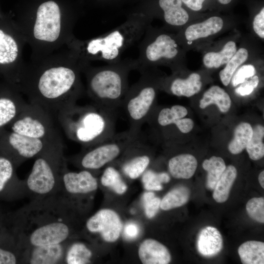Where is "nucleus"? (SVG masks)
Masks as SVG:
<instances>
[{
    "label": "nucleus",
    "mask_w": 264,
    "mask_h": 264,
    "mask_svg": "<svg viewBox=\"0 0 264 264\" xmlns=\"http://www.w3.org/2000/svg\"><path fill=\"white\" fill-rule=\"evenodd\" d=\"M87 62L66 47L25 63L18 89L29 103L56 117L76 103L84 92L82 68Z\"/></svg>",
    "instance_id": "obj_1"
},
{
    "label": "nucleus",
    "mask_w": 264,
    "mask_h": 264,
    "mask_svg": "<svg viewBox=\"0 0 264 264\" xmlns=\"http://www.w3.org/2000/svg\"><path fill=\"white\" fill-rule=\"evenodd\" d=\"M77 208L59 194L31 200L7 215V225L24 250L70 242Z\"/></svg>",
    "instance_id": "obj_2"
},
{
    "label": "nucleus",
    "mask_w": 264,
    "mask_h": 264,
    "mask_svg": "<svg viewBox=\"0 0 264 264\" xmlns=\"http://www.w3.org/2000/svg\"><path fill=\"white\" fill-rule=\"evenodd\" d=\"M76 17L58 0H41L22 13L17 25L31 49L30 61L66 46L74 36Z\"/></svg>",
    "instance_id": "obj_3"
},
{
    "label": "nucleus",
    "mask_w": 264,
    "mask_h": 264,
    "mask_svg": "<svg viewBox=\"0 0 264 264\" xmlns=\"http://www.w3.org/2000/svg\"><path fill=\"white\" fill-rule=\"evenodd\" d=\"M149 18L143 13L132 14L122 24L99 36L83 40L74 36L66 47L87 63L117 62L126 49L141 39L149 25Z\"/></svg>",
    "instance_id": "obj_4"
},
{
    "label": "nucleus",
    "mask_w": 264,
    "mask_h": 264,
    "mask_svg": "<svg viewBox=\"0 0 264 264\" xmlns=\"http://www.w3.org/2000/svg\"><path fill=\"white\" fill-rule=\"evenodd\" d=\"M66 136L84 148L98 143L115 134L116 111L92 103L76 104L56 116Z\"/></svg>",
    "instance_id": "obj_5"
},
{
    "label": "nucleus",
    "mask_w": 264,
    "mask_h": 264,
    "mask_svg": "<svg viewBox=\"0 0 264 264\" xmlns=\"http://www.w3.org/2000/svg\"><path fill=\"white\" fill-rule=\"evenodd\" d=\"M135 70V59L124 60L101 66L86 63L83 67L87 83V92L98 106L114 111L121 107L129 88L130 72Z\"/></svg>",
    "instance_id": "obj_6"
},
{
    "label": "nucleus",
    "mask_w": 264,
    "mask_h": 264,
    "mask_svg": "<svg viewBox=\"0 0 264 264\" xmlns=\"http://www.w3.org/2000/svg\"><path fill=\"white\" fill-rule=\"evenodd\" d=\"M64 146L44 151L35 158L31 171L23 179L25 197L31 200L57 194L61 176L66 160Z\"/></svg>",
    "instance_id": "obj_7"
},
{
    "label": "nucleus",
    "mask_w": 264,
    "mask_h": 264,
    "mask_svg": "<svg viewBox=\"0 0 264 264\" xmlns=\"http://www.w3.org/2000/svg\"><path fill=\"white\" fill-rule=\"evenodd\" d=\"M140 136L130 130L115 133L94 145L84 148L69 160L82 169L95 171L116 159Z\"/></svg>",
    "instance_id": "obj_8"
},
{
    "label": "nucleus",
    "mask_w": 264,
    "mask_h": 264,
    "mask_svg": "<svg viewBox=\"0 0 264 264\" xmlns=\"http://www.w3.org/2000/svg\"><path fill=\"white\" fill-rule=\"evenodd\" d=\"M139 79L129 87L121 107L127 117L129 130L140 133L142 126L153 111L156 91L154 80L145 70L140 72Z\"/></svg>",
    "instance_id": "obj_9"
},
{
    "label": "nucleus",
    "mask_w": 264,
    "mask_h": 264,
    "mask_svg": "<svg viewBox=\"0 0 264 264\" xmlns=\"http://www.w3.org/2000/svg\"><path fill=\"white\" fill-rule=\"evenodd\" d=\"M54 118L43 108L28 102L11 122V129L24 136L63 143Z\"/></svg>",
    "instance_id": "obj_10"
},
{
    "label": "nucleus",
    "mask_w": 264,
    "mask_h": 264,
    "mask_svg": "<svg viewBox=\"0 0 264 264\" xmlns=\"http://www.w3.org/2000/svg\"><path fill=\"white\" fill-rule=\"evenodd\" d=\"M138 45L139 55L135 61V70L140 72L153 65L172 61L178 55L176 41L168 34L154 33L147 28Z\"/></svg>",
    "instance_id": "obj_11"
},
{
    "label": "nucleus",
    "mask_w": 264,
    "mask_h": 264,
    "mask_svg": "<svg viewBox=\"0 0 264 264\" xmlns=\"http://www.w3.org/2000/svg\"><path fill=\"white\" fill-rule=\"evenodd\" d=\"M6 29L0 27V66L9 67L14 86L18 89L25 64L23 59V50L26 43L16 23L8 31Z\"/></svg>",
    "instance_id": "obj_12"
},
{
    "label": "nucleus",
    "mask_w": 264,
    "mask_h": 264,
    "mask_svg": "<svg viewBox=\"0 0 264 264\" xmlns=\"http://www.w3.org/2000/svg\"><path fill=\"white\" fill-rule=\"evenodd\" d=\"M97 178L91 171L83 169L78 172L68 170L66 165L61 176L57 193L78 208V198L87 197L98 188Z\"/></svg>",
    "instance_id": "obj_13"
},
{
    "label": "nucleus",
    "mask_w": 264,
    "mask_h": 264,
    "mask_svg": "<svg viewBox=\"0 0 264 264\" xmlns=\"http://www.w3.org/2000/svg\"><path fill=\"white\" fill-rule=\"evenodd\" d=\"M5 140L8 146V155L18 167L28 159L35 158L45 151L64 146L63 143L32 138L14 132L9 133Z\"/></svg>",
    "instance_id": "obj_14"
},
{
    "label": "nucleus",
    "mask_w": 264,
    "mask_h": 264,
    "mask_svg": "<svg viewBox=\"0 0 264 264\" xmlns=\"http://www.w3.org/2000/svg\"><path fill=\"white\" fill-rule=\"evenodd\" d=\"M85 228L88 232L99 233L106 242H113L120 236L122 223L119 216L114 210L102 209L87 220Z\"/></svg>",
    "instance_id": "obj_15"
},
{
    "label": "nucleus",
    "mask_w": 264,
    "mask_h": 264,
    "mask_svg": "<svg viewBox=\"0 0 264 264\" xmlns=\"http://www.w3.org/2000/svg\"><path fill=\"white\" fill-rule=\"evenodd\" d=\"M18 168L8 155H0V200H11L25 197L24 180L16 173Z\"/></svg>",
    "instance_id": "obj_16"
},
{
    "label": "nucleus",
    "mask_w": 264,
    "mask_h": 264,
    "mask_svg": "<svg viewBox=\"0 0 264 264\" xmlns=\"http://www.w3.org/2000/svg\"><path fill=\"white\" fill-rule=\"evenodd\" d=\"M69 242L27 247L23 251L22 264H64L66 250Z\"/></svg>",
    "instance_id": "obj_17"
},
{
    "label": "nucleus",
    "mask_w": 264,
    "mask_h": 264,
    "mask_svg": "<svg viewBox=\"0 0 264 264\" xmlns=\"http://www.w3.org/2000/svg\"><path fill=\"white\" fill-rule=\"evenodd\" d=\"M147 145L140 135L126 150L131 157L123 162L121 169L131 179H135L142 176L150 163Z\"/></svg>",
    "instance_id": "obj_18"
},
{
    "label": "nucleus",
    "mask_w": 264,
    "mask_h": 264,
    "mask_svg": "<svg viewBox=\"0 0 264 264\" xmlns=\"http://www.w3.org/2000/svg\"><path fill=\"white\" fill-rule=\"evenodd\" d=\"M187 113L188 111L184 107L176 105L161 109L156 115L155 121L161 127L173 124L180 132L187 133L193 129L194 125L191 119L184 118Z\"/></svg>",
    "instance_id": "obj_19"
},
{
    "label": "nucleus",
    "mask_w": 264,
    "mask_h": 264,
    "mask_svg": "<svg viewBox=\"0 0 264 264\" xmlns=\"http://www.w3.org/2000/svg\"><path fill=\"white\" fill-rule=\"evenodd\" d=\"M138 254L144 264H167L171 261L168 248L163 244L152 239L145 240L140 244Z\"/></svg>",
    "instance_id": "obj_20"
},
{
    "label": "nucleus",
    "mask_w": 264,
    "mask_h": 264,
    "mask_svg": "<svg viewBox=\"0 0 264 264\" xmlns=\"http://www.w3.org/2000/svg\"><path fill=\"white\" fill-rule=\"evenodd\" d=\"M23 96L15 88L11 94L0 96V129L12 122L26 106Z\"/></svg>",
    "instance_id": "obj_21"
},
{
    "label": "nucleus",
    "mask_w": 264,
    "mask_h": 264,
    "mask_svg": "<svg viewBox=\"0 0 264 264\" xmlns=\"http://www.w3.org/2000/svg\"><path fill=\"white\" fill-rule=\"evenodd\" d=\"M23 251L8 227L0 232V264H22Z\"/></svg>",
    "instance_id": "obj_22"
},
{
    "label": "nucleus",
    "mask_w": 264,
    "mask_h": 264,
    "mask_svg": "<svg viewBox=\"0 0 264 264\" xmlns=\"http://www.w3.org/2000/svg\"><path fill=\"white\" fill-rule=\"evenodd\" d=\"M198 252L206 257L217 255L223 247V240L220 231L215 227L208 226L199 232L197 242Z\"/></svg>",
    "instance_id": "obj_23"
},
{
    "label": "nucleus",
    "mask_w": 264,
    "mask_h": 264,
    "mask_svg": "<svg viewBox=\"0 0 264 264\" xmlns=\"http://www.w3.org/2000/svg\"><path fill=\"white\" fill-rule=\"evenodd\" d=\"M198 166L196 158L188 154L172 157L168 162V169L176 178L189 179L195 174Z\"/></svg>",
    "instance_id": "obj_24"
},
{
    "label": "nucleus",
    "mask_w": 264,
    "mask_h": 264,
    "mask_svg": "<svg viewBox=\"0 0 264 264\" xmlns=\"http://www.w3.org/2000/svg\"><path fill=\"white\" fill-rule=\"evenodd\" d=\"M164 21L170 25L180 26L189 20V14L183 7L181 0H158Z\"/></svg>",
    "instance_id": "obj_25"
},
{
    "label": "nucleus",
    "mask_w": 264,
    "mask_h": 264,
    "mask_svg": "<svg viewBox=\"0 0 264 264\" xmlns=\"http://www.w3.org/2000/svg\"><path fill=\"white\" fill-rule=\"evenodd\" d=\"M223 25V20L221 18L213 16L202 22L188 26L185 31V36L189 41L205 38L219 32Z\"/></svg>",
    "instance_id": "obj_26"
},
{
    "label": "nucleus",
    "mask_w": 264,
    "mask_h": 264,
    "mask_svg": "<svg viewBox=\"0 0 264 264\" xmlns=\"http://www.w3.org/2000/svg\"><path fill=\"white\" fill-rule=\"evenodd\" d=\"M201 86L200 76L198 73H193L186 79L176 78L172 80L169 89L175 95L189 97L198 93Z\"/></svg>",
    "instance_id": "obj_27"
},
{
    "label": "nucleus",
    "mask_w": 264,
    "mask_h": 264,
    "mask_svg": "<svg viewBox=\"0 0 264 264\" xmlns=\"http://www.w3.org/2000/svg\"><path fill=\"white\" fill-rule=\"evenodd\" d=\"M212 104L216 105L221 112H227L231 106L228 94L218 86H213L206 91L199 102V107L205 109Z\"/></svg>",
    "instance_id": "obj_28"
},
{
    "label": "nucleus",
    "mask_w": 264,
    "mask_h": 264,
    "mask_svg": "<svg viewBox=\"0 0 264 264\" xmlns=\"http://www.w3.org/2000/svg\"><path fill=\"white\" fill-rule=\"evenodd\" d=\"M237 175V171L234 166L226 167L213 189V197L216 201L223 203L227 200Z\"/></svg>",
    "instance_id": "obj_29"
},
{
    "label": "nucleus",
    "mask_w": 264,
    "mask_h": 264,
    "mask_svg": "<svg viewBox=\"0 0 264 264\" xmlns=\"http://www.w3.org/2000/svg\"><path fill=\"white\" fill-rule=\"evenodd\" d=\"M238 252L243 264H264V243L256 241H249L242 243Z\"/></svg>",
    "instance_id": "obj_30"
},
{
    "label": "nucleus",
    "mask_w": 264,
    "mask_h": 264,
    "mask_svg": "<svg viewBox=\"0 0 264 264\" xmlns=\"http://www.w3.org/2000/svg\"><path fill=\"white\" fill-rule=\"evenodd\" d=\"M92 257V250L85 243L78 242H69L66 250L64 264H90Z\"/></svg>",
    "instance_id": "obj_31"
},
{
    "label": "nucleus",
    "mask_w": 264,
    "mask_h": 264,
    "mask_svg": "<svg viewBox=\"0 0 264 264\" xmlns=\"http://www.w3.org/2000/svg\"><path fill=\"white\" fill-rule=\"evenodd\" d=\"M253 133L250 124L242 122L235 129L234 137L228 146L229 152L234 154H240L245 149L249 143Z\"/></svg>",
    "instance_id": "obj_32"
},
{
    "label": "nucleus",
    "mask_w": 264,
    "mask_h": 264,
    "mask_svg": "<svg viewBox=\"0 0 264 264\" xmlns=\"http://www.w3.org/2000/svg\"><path fill=\"white\" fill-rule=\"evenodd\" d=\"M237 51L235 42L229 41L223 46L222 49L218 52H210L203 57L204 65L208 68H218L226 64Z\"/></svg>",
    "instance_id": "obj_33"
},
{
    "label": "nucleus",
    "mask_w": 264,
    "mask_h": 264,
    "mask_svg": "<svg viewBox=\"0 0 264 264\" xmlns=\"http://www.w3.org/2000/svg\"><path fill=\"white\" fill-rule=\"evenodd\" d=\"M190 196L188 188L180 186L173 189L167 193L160 201V208L163 210H169L185 204Z\"/></svg>",
    "instance_id": "obj_34"
},
{
    "label": "nucleus",
    "mask_w": 264,
    "mask_h": 264,
    "mask_svg": "<svg viewBox=\"0 0 264 264\" xmlns=\"http://www.w3.org/2000/svg\"><path fill=\"white\" fill-rule=\"evenodd\" d=\"M202 165L207 173L206 187L213 190L226 168L225 162L220 157L212 156L209 159L204 160Z\"/></svg>",
    "instance_id": "obj_35"
},
{
    "label": "nucleus",
    "mask_w": 264,
    "mask_h": 264,
    "mask_svg": "<svg viewBox=\"0 0 264 264\" xmlns=\"http://www.w3.org/2000/svg\"><path fill=\"white\" fill-rule=\"evenodd\" d=\"M100 180L102 185L110 188L119 195L124 194L127 190V186L120 172L113 167L109 166L105 169Z\"/></svg>",
    "instance_id": "obj_36"
},
{
    "label": "nucleus",
    "mask_w": 264,
    "mask_h": 264,
    "mask_svg": "<svg viewBox=\"0 0 264 264\" xmlns=\"http://www.w3.org/2000/svg\"><path fill=\"white\" fill-rule=\"evenodd\" d=\"M252 129L251 138L245 149L250 159L258 160L264 156V128L258 124Z\"/></svg>",
    "instance_id": "obj_37"
},
{
    "label": "nucleus",
    "mask_w": 264,
    "mask_h": 264,
    "mask_svg": "<svg viewBox=\"0 0 264 264\" xmlns=\"http://www.w3.org/2000/svg\"><path fill=\"white\" fill-rule=\"evenodd\" d=\"M248 55V53L246 49L240 48L226 63L224 68L220 72V80L224 86L228 85L235 71L247 60Z\"/></svg>",
    "instance_id": "obj_38"
},
{
    "label": "nucleus",
    "mask_w": 264,
    "mask_h": 264,
    "mask_svg": "<svg viewBox=\"0 0 264 264\" xmlns=\"http://www.w3.org/2000/svg\"><path fill=\"white\" fill-rule=\"evenodd\" d=\"M142 181L145 189L149 191H160L163 188L162 184L170 180L169 175L164 172L156 173L149 169L142 175Z\"/></svg>",
    "instance_id": "obj_39"
},
{
    "label": "nucleus",
    "mask_w": 264,
    "mask_h": 264,
    "mask_svg": "<svg viewBox=\"0 0 264 264\" xmlns=\"http://www.w3.org/2000/svg\"><path fill=\"white\" fill-rule=\"evenodd\" d=\"M246 210L249 216L253 220L264 222V198L263 197L250 199L246 204Z\"/></svg>",
    "instance_id": "obj_40"
},
{
    "label": "nucleus",
    "mask_w": 264,
    "mask_h": 264,
    "mask_svg": "<svg viewBox=\"0 0 264 264\" xmlns=\"http://www.w3.org/2000/svg\"><path fill=\"white\" fill-rule=\"evenodd\" d=\"M161 199L155 197L154 194L152 192H148L144 194L143 201L145 212L147 217L151 219L155 216L160 207Z\"/></svg>",
    "instance_id": "obj_41"
},
{
    "label": "nucleus",
    "mask_w": 264,
    "mask_h": 264,
    "mask_svg": "<svg viewBox=\"0 0 264 264\" xmlns=\"http://www.w3.org/2000/svg\"><path fill=\"white\" fill-rule=\"evenodd\" d=\"M256 73L255 67L252 65H246L241 66L234 75L232 83L234 87L245 82L246 78L253 76Z\"/></svg>",
    "instance_id": "obj_42"
},
{
    "label": "nucleus",
    "mask_w": 264,
    "mask_h": 264,
    "mask_svg": "<svg viewBox=\"0 0 264 264\" xmlns=\"http://www.w3.org/2000/svg\"><path fill=\"white\" fill-rule=\"evenodd\" d=\"M259 82L258 77L254 76L251 80L242 83V84L235 89V92L241 96L249 95L258 86Z\"/></svg>",
    "instance_id": "obj_43"
},
{
    "label": "nucleus",
    "mask_w": 264,
    "mask_h": 264,
    "mask_svg": "<svg viewBox=\"0 0 264 264\" xmlns=\"http://www.w3.org/2000/svg\"><path fill=\"white\" fill-rule=\"evenodd\" d=\"M253 27L255 33L261 38H264V8L255 17Z\"/></svg>",
    "instance_id": "obj_44"
},
{
    "label": "nucleus",
    "mask_w": 264,
    "mask_h": 264,
    "mask_svg": "<svg viewBox=\"0 0 264 264\" xmlns=\"http://www.w3.org/2000/svg\"><path fill=\"white\" fill-rule=\"evenodd\" d=\"M184 4L193 11H199L202 8L205 0H181Z\"/></svg>",
    "instance_id": "obj_45"
},
{
    "label": "nucleus",
    "mask_w": 264,
    "mask_h": 264,
    "mask_svg": "<svg viewBox=\"0 0 264 264\" xmlns=\"http://www.w3.org/2000/svg\"><path fill=\"white\" fill-rule=\"evenodd\" d=\"M138 232V227L133 223L127 224L124 229L125 235L129 238H135L137 236Z\"/></svg>",
    "instance_id": "obj_46"
},
{
    "label": "nucleus",
    "mask_w": 264,
    "mask_h": 264,
    "mask_svg": "<svg viewBox=\"0 0 264 264\" xmlns=\"http://www.w3.org/2000/svg\"><path fill=\"white\" fill-rule=\"evenodd\" d=\"M7 225V215L0 209V232Z\"/></svg>",
    "instance_id": "obj_47"
},
{
    "label": "nucleus",
    "mask_w": 264,
    "mask_h": 264,
    "mask_svg": "<svg viewBox=\"0 0 264 264\" xmlns=\"http://www.w3.org/2000/svg\"><path fill=\"white\" fill-rule=\"evenodd\" d=\"M259 182L263 188H264V171H262L258 176Z\"/></svg>",
    "instance_id": "obj_48"
},
{
    "label": "nucleus",
    "mask_w": 264,
    "mask_h": 264,
    "mask_svg": "<svg viewBox=\"0 0 264 264\" xmlns=\"http://www.w3.org/2000/svg\"><path fill=\"white\" fill-rule=\"evenodd\" d=\"M232 0H218L219 2L223 5H226L231 2Z\"/></svg>",
    "instance_id": "obj_49"
}]
</instances>
